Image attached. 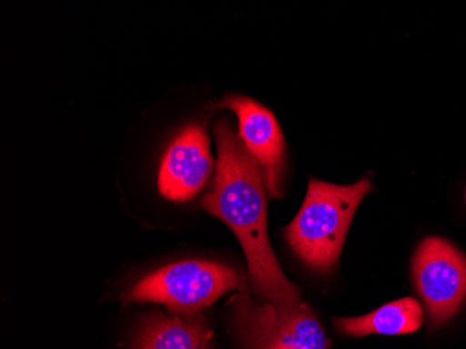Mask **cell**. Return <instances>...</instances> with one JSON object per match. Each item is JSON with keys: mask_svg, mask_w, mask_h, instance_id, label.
<instances>
[{"mask_svg": "<svg viewBox=\"0 0 466 349\" xmlns=\"http://www.w3.org/2000/svg\"><path fill=\"white\" fill-rule=\"evenodd\" d=\"M370 190L369 180L348 186L310 180L302 209L285 232L290 248L317 272L334 269L356 210Z\"/></svg>", "mask_w": 466, "mask_h": 349, "instance_id": "7a4b0ae2", "label": "cell"}, {"mask_svg": "<svg viewBox=\"0 0 466 349\" xmlns=\"http://www.w3.org/2000/svg\"><path fill=\"white\" fill-rule=\"evenodd\" d=\"M219 107L237 114L240 140L260 165L269 198H282L287 156L284 136L274 115L248 97H225Z\"/></svg>", "mask_w": 466, "mask_h": 349, "instance_id": "8992f818", "label": "cell"}, {"mask_svg": "<svg viewBox=\"0 0 466 349\" xmlns=\"http://www.w3.org/2000/svg\"><path fill=\"white\" fill-rule=\"evenodd\" d=\"M214 136L218 149L216 177L201 199V206L222 220L239 239L256 295L279 308H295L302 303L300 291L285 277L269 245L268 193L260 165L233 132L229 120H217Z\"/></svg>", "mask_w": 466, "mask_h": 349, "instance_id": "6da1fadb", "label": "cell"}, {"mask_svg": "<svg viewBox=\"0 0 466 349\" xmlns=\"http://www.w3.org/2000/svg\"><path fill=\"white\" fill-rule=\"evenodd\" d=\"M465 200H466V194H465Z\"/></svg>", "mask_w": 466, "mask_h": 349, "instance_id": "30bf717a", "label": "cell"}, {"mask_svg": "<svg viewBox=\"0 0 466 349\" xmlns=\"http://www.w3.org/2000/svg\"><path fill=\"white\" fill-rule=\"evenodd\" d=\"M421 323L423 309L415 298L391 302L365 316L335 320L337 329L350 337L412 334L420 329Z\"/></svg>", "mask_w": 466, "mask_h": 349, "instance_id": "ba28073f", "label": "cell"}, {"mask_svg": "<svg viewBox=\"0 0 466 349\" xmlns=\"http://www.w3.org/2000/svg\"><path fill=\"white\" fill-rule=\"evenodd\" d=\"M229 304L233 325L246 349H329V338L306 303L279 308L237 293Z\"/></svg>", "mask_w": 466, "mask_h": 349, "instance_id": "277c9868", "label": "cell"}, {"mask_svg": "<svg viewBox=\"0 0 466 349\" xmlns=\"http://www.w3.org/2000/svg\"><path fill=\"white\" fill-rule=\"evenodd\" d=\"M416 291L428 311L431 329L446 324L466 299V256L446 239L431 236L412 259Z\"/></svg>", "mask_w": 466, "mask_h": 349, "instance_id": "5b68a950", "label": "cell"}, {"mask_svg": "<svg viewBox=\"0 0 466 349\" xmlns=\"http://www.w3.org/2000/svg\"><path fill=\"white\" fill-rule=\"evenodd\" d=\"M213 154L206 128L190 123L175 136L162 157L158 188L164 198L187 201L196 198L213 177Z\"/></svg>", "mask_w": 466, "mask_h": 349, "instance_id": "52a82bcc", "label": "cell"}, {"mask_svg": "<svg viewBox=\"0 0 466 349\" xmlns=\"http://www.w3.org/2000/svg\"><path fill=\"white\" fill-rule=\"evenodd\" d=\"M213 332L203 316L156 313L144 325L137 349H209Z\"/></svg>", "mask_w": 466, "mask_h": 349, "instance_id": "9c48e42d", "label": "cell"}, {"mask_svg": "<svg viewBox=\"0 0 466 349\" xmlns=\"http://www.w3.org/2000/svg\"><path fill=\"white\" fill-rule=\"evenodd\" d=\"M246 290L248 278L237 269L204 260H186L147 275L126 299L156 302L180 316L193 317L225 293Z\"/></svg>", "mask_w": 466, "mask_h": 349, "instance_id": "3957f363", "label": "cell"}]
</instances>
